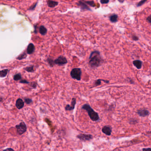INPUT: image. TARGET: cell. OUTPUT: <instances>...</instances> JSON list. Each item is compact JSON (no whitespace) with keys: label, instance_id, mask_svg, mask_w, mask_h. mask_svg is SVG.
<instances>
[{"label":"cell","instance_id":"6da1fadb","mask_svg":"<svg viewBox=\"0 0 151 151\" xmlns=\"http://www.w3.org/2000/svg\"><path fill=\"white\" fill-rule=\"evenodd\" d=\"M89 64L92 68H96L101 65L104 60L101 56L100 52L98 50L93 51L89 58Z\"/></svg>","mask_w":151,"mask_h":151},{"label":"cell","instance_id":"7a4b0ae2","mask_svg":"<svg viewBox=\"0 0 151 151\" xmlns=\"http://www.w3.org/2000/svg\"><path fill=\"white\" fill-rule=\"evenodd\" d=\"M82 109L86 111L91 120L94 121H98L100 119L98 114L95 112L89 104H85L82 107Z\"/></svg>","mask_w":151,"mask_h":151},{"label":"cell","instance_id":"3957f363","mask_svg":"<svg viewBox=\"0 0 151 151\" xmlns=\"http://www.w3.org/2000/svg\"><path fill=\"white\" fill-rule=\"evenodd\" d=\"M81 69L78 68H74L71 71L70 75L71 77L73 79L76 80L78 81H81L82 76Z\"/></svg>","mask_w":151,"mask_h":151},{"label":"cell","instance_id":"277c9868","mask_svg":"<svg viewBox=\"0 0 151 151\" xmlns=\"http://www.w3.org/2000/svg\"><path fill=\"white\" fill-rule=\"evenodd\" d=\"M54 64H56L59 65H64L67 63V60L66 57L60 56L54 60Z\"/></svg>","mask_w":151,"mask_h":151},{"label":"cell","instance_id":"5b68a950","mask_svg":"<svg viewBox=\"0 0 151 151\" xmlns=\"http://www.w3.org/2000/svg\"><path fill=\"white\" fill-rule=\"evenodd\" d=\"M16 128L17 133L20 135L23 134L26 131L27 129L26 125L24 122H21L20 125H17Z\"/></svg>","mask_w":151,"mask_h":151},{"label":"cell","instance_id":"8992f818","mask_svg":"<svg viewBox=\"0 0 151 151\" xmlns=\"http://www.w3.org/2000/svg\"><path fill=\"white\" fill-rule=\"evenodd\" d=\"M76 104V99L75 98H73L71 105L67 104L65 107V110L66 111H71L74 110L75 108V105Z\"/></svg>","mask_w":151,"mask_h":151},{"label":"cell","instance_id":"52a82bcc","mask_svg":"<svg viewBox=\"0 0 151 151\" xmlns=\"http://www.w3.org/2000/svg\"><path fill=\"white\" fill-rule=\"evenodd\" d=\"M77 138L83 141H90L93 138V136L91 134H80L78 135Z\"/></svg>","mask_w":151,"mask_h":151},{"label":"cell","instance_id":"ba28073f","mask_svg":"<svg viewBox=\"0 0 151 151\" xmlns=\"http://www.w3.org/2000/svg\"><path fill=\"white\" fill-rule=\"evenodd\" d=\"M77 4L79 7H80L81 10H83V11L87 10V11H92L91 8L89 7L82 0L78 1V3H77Z\"/></svg>","mask_w":151,"mask_h":151},{"label":"cell","instance_id":"9c48e42d","mask_svg":"<svg viewBox=\"0 0 151 151\" xmlns=\"http://www.w3.org/2000/svg\"><path fill=\"white\" fill-rule=\"evenodd\" d=\"M137 113L139 116L141 117H145L148 116L150 114L149 111L145 109H141L138 110L137 111Z\"/></svg>","mask_w":151,"mask_h":151},{"label":"cell","instance_id":"30bf717a","mask_svg":"<svg viewBox=\"0 0 151 151\" xmlns=\"http://www.w3.org/2000/svg\"><path fill=\"white\" fill-rule=\"evenodd\" d=\"M101 130L104 134L107 136L111 135V133H112V128L110 126V125L104 126V127L102 128Z\"/></svg>","mask_w":151,"mask_h":151},{"label":"cell","instance_id":"8fae6325","mask_svg":"<svg viewBox=\"0 0 151 151\" xmlns=\"http://www.w3.org/2000/svg\"><path fill=\"white\" fill-rule=\"evenodd\" d=\"M133 64L137 69H140L142 67L143 62L140 60H136L133 61Z\"/></svg>","mask_w":151,"mask_h":151},{"label":"cell","instance_id":"7c38bea8","mask_svg":"<svg viewBox=\"0 0 151 151\" xmlns=\"http://www.w3.org/2000/svg\"><path fill=\"white\" fill-rule=\"evenodd\" d=\"M47 4L48 6L50 8H54L57 6L59 3L57 1L52 0H48L47 1Z\"/></svg>","mask_w":151,"mask_h":151},{"label":"cell","instance_id":"4fadbf2b","mask_svg":"<svg viewBox=\"0 0 151 151\" xmlns=\"http://www.w3.org/2000/svg\"><path fill=\"white\" fill-rule=\"evenodd\" d=\"M24 106V102L21 99H19L17 100V102H16V106L18 109H21L22 108H23Z\"/></svg>","mask_w":151,"mask_h":151},{"label":"cell","instance_id":"5bb4252c","mask_svg":"<svg viewBox=\"0 0 151 151\" xmlns=\"http://www.w3.org/2000/svg\"><path fill=\"white\" fill-rule=\"evenodd\" d=\"M118 15L116 14H114L110 17V22L113 23H115L117 22L118 21Z\"/></svg>","mask_w":151,"mask_h":151},{"label":"cell","instance_id":"9a60e30c","mask_svg":"<svg viewBox=\"0 0 151 151\" xmlns=\"http://www.w3.org/2000/svg\"><path fill=\"white\" fill-rule=\"evenodd\" d=\"M34 49H35V47H34L33 44L32 43L30 44L28 46V47L27 48V54H32L34 51Z\"/></svg>","mask_w":151,"mask_h":151},{"label":"cell","instance_id":"2e32d148","mask_svg":"<svg viewBox=\"0 0 151 151\" xmlns=\"http://www.w3.org/2000/svg\"><path fill=\"white\" fill-rule=\"evenodd\" d=\"M101 81H103L105 83H107V84H109L110 83V81H107V80H103V79H98L97 80L95 81V82H94V86H95L94 87L98 86L101 85Z\"/></svg>","mask_w":151,"mask_h":151},{"label":"cell","instance_id":"e0dca14e","mask_svg":"<svg viewBox=\"0 0 151 151\" xmlns=\"http://www.w3.org/2000/svg\"><path fill=\"white\" fill-rule=\"evenodd\" d=\"M40 33L42 35H45L47 32V29L44 26H41L40 27Z\"/></svg>","mask_w":151,"mask_h":151},{"label":"cell","instance_id":"ac0fdd59","mask_svg":"<svg viewBox=\"0 0 151 151\" xmlns=\"http://www.w3.org/2000/svg\"><path fill=\"white\" fill-rule=\"evenodd\" d=\"M82 0L87 5H88L92 7H94L95 6V3L93 0Z\"/></svg>","mask_w":151,"mask_h":151},{"label":"cell","instance_id":"d6986e66","mask_svg":"<svg viewBox=\"0 0 151 151\" xmlns=\"http://www.w3.org/2000/svg\"><path fill=\"white\" fill-rule=\"evenodd\" d=\"M8 71V69H4L3 70L0 71V77H5L7 75Z\"/></svg>","mask_w":151,"mask_h":151},{"label":"cell","instance_id":"ffe728a7","mask_svg":"<svg viewBox=\"0 0 151 151\" xmlns=\"http://www.w3.org/2000/svg\"><path fill=\"white\" fill-rule=\"evenodd\" d=\"M147 0H141V1H140L139 2H138L137 4V7H141V6L143 5L145 3Z\"/></svg>","mask_w":151,"mask_h":151},{"label":"cell","instance_id":"44dd1931","mask_svg":"<svg viewBox=\"0 0 151 151\" xmlns=\"http://www.w3.org/2000/svg\"><path fill=\"white\" fill-rule=\"evenodd\" d=\"M21 76H20V74H17L16 75L14 76V79L15 80V81H18L19 80H20L21 79Z\"/></svg>","mask_w":151,"mask_h":151},{"label":"cell","instance_id":"7402d4cb","mask_svg":"<svg viewBox=\"0 0 151 151\" xmlns=\"http://www.w3.org/2000/svg\"><path fill=\"white\" fill-rule=\"evenodd\" d=\"M25 69H26L27 71L29 72H33L34 71L33 66L27 67V68H26Z\"/></svg>","mask_w":151,"mask_h":151},{"label":"cell","instance_id":"603a6c76","mask_svg":"<svg viewBox=\"0 0 151 151\" xmlns=\"http://www.w3.org/2000/svg\"><path fill=\"white\" fill-rule=\"evenodd\" d=\"M137 122V121L135 119H131L129 121V123L131 124H135Z\"/></svg>","mask_w":151,"mask_h":151},{"label":"cell","instance_id":"cb8c5ba5","mask_svg":"<svg viewBox=\"0 0 151 151\" xmlns=\"http://www.w3.org/2000/svg\"><path fill=\"white\" fill-rule=\"evenodd\" d=\"M110 0H100V2L101 4H107L109 3Z\"/></svg>","mask_w":151,"mask_h":151},{"label":"cell","instance_id":"d4e9b609","mask_svg":"<svg viewBox=\"0 0 151 151\" xmlns=\"http://www.w3.org/2000/svg\"><path fill=\"white\" fill-rule=\"evenodd\" d=\"M132 39L134 41H138L139 40V38L137 35H133L132 36Z\"/></svg>","mask_w":151,"mask_h":151},{"label":"cell","instance_id":"484cf974","mask_svg":"<svg viewBox=\"0 0 151 151\" xmlns=\"http://www.w3.org/2000/svg\"><path fill=\"white\" fill-rule=\"evenodd\" d=\"M146 21H147L148 22L149 24H151V15L149 16L146 18Z\"/></svg>","mask_w":151,"mask_h":151},{"label":"cell","instance_id":"4316f807","mask_svg":"<svg viewBox=\"0 0 151 151\" xmlns=\"http://www.w3.org/2000/svg\"><path fill=\"white\" fill-rule=\"evenodd\" d=\"M25 54H23L20 55V56L17 58V59L20 60V59H23V58H24L25 57Z\"/></svg>","mask_w":151,"mask_h":151},{"label":"cell","instance_id":"83f0119b","mask_svg":"<svg viewBox=\"0 0 151 151\" xmlns=\"http://www.w3.org/2000/svg\"><path fill=\"white\" fill-rule=\"evenodd\" d=\"M25 102L27 103V104H30L32 102L31 99H26L25 100Z\"/></svg>","mask_w":151,"mask_h":151},{"label":"cell","instance_id":"f1b7e54d","mask_svg":"<svg viewBox=\"0 0 151 151\" xmlns=\"http://www.w3.org/2000/svg\"><path fill=\"white\" fill-rule=\"evenodd\" d=\"M142 151H151V148H143Z\"/></svg>","mask_w":151,"mask_h":151},{"label":"cell","instance_id":"f546056e","mask_svg":"<svg viewBox=\"0 0 151 151\" xmlns=\"http://www.w3.org/2000/svg\"><path fill=\"white\" fill-rule=\"evenodd\" d=\"M4 151H14V150L13 149H12V148H7V149H6L5 150H4Z\"/></svg>","mask_w":151,"mask_h":151},{"label":"cell","instance_id":"4dcf8cb0","mask_svg":"<svg viewBox=\"0 0 151 151\" xmlns=\"http://www.w3.org/2000/svg\"><path fill=\"white\" fill-rule=\"evenodd\" d=\"M37 3L36 4L34 5L33 7H31L30 9H31V10H32V9H34L35 8V7H36V5H37Z\"/></svg>","mask_w":151,"mask_h":151},{"label":"cell","instance_id":"1f68e13d","mask_svg":"<svg viewBox=\"0 0 151 151\" xmlns=\"http://www.w3.org/2000/svg\"><path fill=\"white\" fill-rule=\"evenodd\" d=\"M118 1L121 3H123L124 2V0H118Z\"/></svg>","mask_w":151,"mask_h":151},{"label":"cell","instance_id":"d6a6232c","mask_svg":"<svg viewBox=\"0 0 151 151\" xmlns=\"http://www.w3.org/2000/svg\"><path fill=\"white\" fill-rule=\"evenodd\" d=\"M20 82H22V83H28V82H27L26 81H21Z\"/></svg>","mask_w":151,"mask_h":151},{"label":"cell","instance_id":"836d02e7","mask_svg":"<svg viewBox=\"0 0 151 151\" xmlns=\"http://www.w3.org/2000/svg\"><path fill=\"white\" fill-rule=\"evenodd\" d=\"M1 100H2V99H1V98H0V101H1Z\"/></svg>","mask_w":151,"mask_h":151}]
</instances>
